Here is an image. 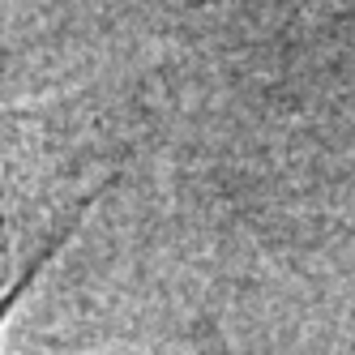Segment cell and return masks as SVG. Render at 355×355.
Wrapping results in <instances>:
<instances>
[{"label":"cell","mask_w":355,"mask_h":355,"mask_svg":"<svg viewBox=\"0 0 355 355\" xmlns=\"http://www.w3.org/2000/svg\"><path fill=\"white\" fill-rule=\"evenodd\" d=\"M116 175L107 120L86 98L0 107V343L56 252Z\"/></svg>","instance_id":"6da1fadb"}]
</instances>
